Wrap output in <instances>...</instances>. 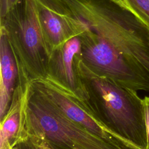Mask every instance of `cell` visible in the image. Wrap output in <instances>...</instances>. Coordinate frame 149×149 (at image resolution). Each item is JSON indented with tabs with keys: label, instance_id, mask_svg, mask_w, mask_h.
Here are the masks:
<instances>
[{
	"label": "cell",
	"instance_id": "obj_1",
	"mask_svg": "<svg viewBox=\"0 0 149 149\" xmlns=\"http://www.w3.org/2000/svg\"><path fill=\"white\" fill-rule=\"evenodd\" d=\"M79 54L76 56V65L90 109L127 149H146L143 99L137 91L95 74Z\"/></svg>",
	"mask_w": 149,
	"mask_h": 149
},
{
	"label": "cell",
	"instance_id": "obj_2",
	"mask_svg": "<svg viewBox=\"0 0 149 149\" xmlns=\"http://www.w3.org/2000/svg\"><path fill=\"white\" fill-rule=\"evenodd\" d=\"M62 13L72 36L90 30L149 73V44L118 12L97 0H49Z\"/></svg>",
	"mask_w": 149,
	"mask_h": 149
},
{
	"label": "cell",
	"instance_id": "obj_3",
	"mask_svg": "<svg viewBox=\"0 0 149 149\" xmlns=\"http://www.w3.org/2000/svg\"><path fill=\"white\" fill-rule=\"evenodd\" d=\"M28 136L54 149H127L110 143L73 122L29 83L27 99Z\"/></svg>",
	"mask_w": 149,
	"mask_h": 149
},
{
	"label": "cell",
	"instance_id": "obj_4",
	"mask_svg": "<svg viewBox=\"0 0 149 149\" xmlns=\"http://www.w3.org/2000/svg\"><path fill=\"white\" fill-rule=\"evenodd\" d=\"M81 41L79 57L93 73L136 90L149 91V73L90 30L79 31Z\"/></svg>",
	"mask_w": 149,
	"mask_h": 149
},
{
	"label": "cell",
	"instance_id": "obj_5",
	"mask_svg": "<svg viewBox=\"0 0 149 149\" xmlns=\"http://www.w3.org/2000/svg\"><path fill=\"white\" fill-rule=\"evenodd\" d=\"M17 22L19 40L8 36L18 74L29 82L45 77L52 50L42 24L37 0L24 1L23 16Z\"/></svg>",
	"mask_w": 149,
	"mask_h": 149
},
{
	"label": "cell",
	"instance_id": "obj_6",
	"mask_svg": "<svg viewBox=\"0 0 149 149\" xmlns=\"http://www.w3.org/2000/svg\"><path fill=\"white\" fill-rule=\"evenodd\" d=\"M30 83L47 97L71 120L110 143L126 148L121 140L102 123L86 100L63 88L48 77L31 81Z\"/></svg>",
	"mask_w": 149,
	"mask_h": 149
},
{
	"label": "cell",
	"instance_id": "obj_7",
	"mask_svg": "<svg viewBox=\"0 0 149 149\" xmlns=\"http://www.w3.org/2000/svg\"><path fill=\"white\" fill-rule=\"evenodd\" d=\"M81 52V41L74 37L52 53L47 76L62 87L77 97L86 100L87 96L76 65V56Z\"/></svg>",
	"mask_w": 149,
	"mask_h": 149
},
{
	"label": "cell",
	"instance_id": "obj_8",
	"mask_svg": "<svg viewBox=\"0 0 149 149\" xmlns=\"http://www.w3.org/2000/svg\"><path fill=\"white\" fill-rule=\"evenodd\" d=\"M29 83L17 78L9 109L1 119L0 149L13 148L28 137L27 99Z\"/></svg>",
	"mask_w": 149,
	"mask_h": 149
},
{
	"label": "cell",
	"instance_id": "obj_9",
	"mask_svg": "<svg viewBox=\"0 0 149 149\" xmlns=\"http://www.w3.org/2000/svg\"><path fill=\"white\" fill-rule=\"evenodd\" d=\"M0 40V119L7 113L16 86L18 68L5 28L1 26Z\"/></svg>",
	"mask_w": 149,
	"mask_h": 149
},
{
	"label": "cell",
	"instance_id": "obj_10",
	"mask_svg": "<svg viewBox=\"0 0 149 149\" xmlns=\"http://www.w3.org/2000/svg\"><path fill=\"white\" fill-rule=\"evenodd\" d=\"M42 24L53 51L73 38L62 15L48 0H37Z\"/></svg>",
	"mask_w": 149,
	"mask_h": 149
},
{
	"label": "cell",
	"instance_id": "obj_11",
	"mask_svg": "<svg viewBox=\"0 0 149 149\" xmlns=\"http://www.w3.org/2000/svg\"><path fill=\"white\" fill-rule=\"evenodd\" d=\"M132 15L149 31V0H126Z\"/></svg>",
	"mask_w": 149,
	"mask_h": 149
},
{
	"label": "cell",
	"instance_id": "obj_12",
	"mask_svg": "<svg viewBox=\"0 0 149 149\" xmlns=\"http://www.w3.org/2000/svg\"><path fill=\"white\" fill-rule=\"evenodd\" d=\"M13 149H54L43 140L31 136L18 142Z\"/></svg>",
	"mask_w": 149,
	"mask_h": 149
},
{
	"label": "cell",
	"instance_id": "obj_13",
	"mask_svg": "<svg viewBox=\"0 0 149 149\" xmlns=\"http://www.w3.org/2000/svg\"><path fill=\"white\" fill-rule=\"evenodd\" d=\"M19 0H0L1 18L6 17L17 5Z\"/></svg>",
	"mask_w": 149,
	"mask_h": 149
},
{
	"label": "cell",
	"instance_id": "obj_14",
	"mask_svg": "<svg viewBox=\"0 0 149 149\" xmlns=\"http://www.w3.org/2000/svg\"><path fill=\"white\" fill-rule=\"evenodd\" d=\"M143 103L147 138V145L146 149H149V97H144V98H143Z\"/></svg>",
	"mask_w": 149,
	"mask_h": 149
},
{
	"label": "cell",
	"instance_id": "obj_15",
	"mask_svg": "<svg viewBox=\"0 0 149 149\" xmlns=\"http://www.w3.org/2000/svg\"><path fill=\"white\" fill-rule=\"evenodd\" d=\"M109 1H111L112 3L116 5L121 9H122L132 14V9H131L130 7L129 6V4L126 1V0H109Z\"/></svg>",
	"mask_w": 149,
	"mask_h": 149
},
{
	"label": "cell",
	"instance_id": "obj_16",
	"mask_svg": "<svg viewBox=\"0 0 149 149\" xmlns=\"http://www.w3.org/2000/svg\"><path fill=\"white\" fill-rule=\"evenodd\" d=\"M9 149H13V148H9Z\"/></svg>",
	"mask_w": 149,
	"mask_h": 149
},
{
	"label": "cell",
	"instance_id": "obj_17",
	"mask_svg": "<svg viewBox=\"0 0 149 149\" xmlns=\"http://www.w3.org/2000/svg\"><path fill=\"white\" fill-rule=\"evenodd\" d=\"M148 44H149V40H148Z\"/></svg>",
	"mask_w": 149,
	"mask_h": 149
}]
</instances>
